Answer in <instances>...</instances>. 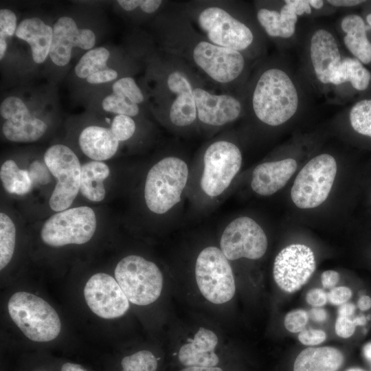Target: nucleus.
<instances>
[{
	"instance_id": "0eeeda50",
	"label": "nucleus",
	"mask_w": 371,
	"mask_h": 371,
	"mask_svg": "<svg viewBox=\"0 0 371 371\" xmlns=\"http://www.w3.org/2000/svg\"><path fill=\"white\" fill-rule=\"evenodd\" d=\"M44 162L56 179V184L49 201V207L57 212L67 210L80 190V161L70 148L55 144L45 151Z\"/></svg>"
},
{
	"instance_id": "2eb2a0df",
	"label": "nucleus",
	"mask_w": 371,
	"mask_h": 371,
	"mask_svg": "<svg viewBox=\"0 0 371 371\" xmlns=\"http://www.w3.org/2000/svg\"><path fill=\"white\" fill-rule=\"evenodd\" d=\"M307 54L317 81L320 85H330V78L343 58L335 35L326 28L315 29L308 41Z\"/></svg>"
},
{
	"instance_id": "864d4df0",
	"label": "nucleus",
	"mask_w": 371,
	"mask_h": 371,
	"mask_svg": "<svg viewBox=\"0 0 371 371\" xmlns=\"http://www.w3.org/2000/svg\"><path fill=\"white\" fill-rule=\"evenodd\" d=\"M355 306L352 303H345L338 308L339 315L353 316L355 311Z\"/></svg>"
},
{
	"instance_id": "4be33fe9",
	"label": "nucleus",
	"mask_w": 371,
	"mask_h": 371,
	"mask_svg": "<svg viewBox=\"0 0 371 371\" xmlns=\"http://www.w3.org/2000/svg\"><path fill=\"white\" fill-rule=\"evenodd\" d=\"M78 143L81 150L93 161H102L111 158L117 152L119 141L111 128L89 126L80 133Z\"/></svg>"
},
{
	"instance_id": "f704fd0d",
	"label": "nucleus",
	"mask_w": 371,
	"mask_h": 371,
	"mask_svg": "<svg viewBox=\"0 0 371 371\" xmlns=\"http://www.w3.org/2000/svg\"><path fill=\"white\" fill-rule=\"evenodd\" d=\"M279 12L281 22L280 38H289L295 32L298 17L293 0H285Z\"/></svg>"
},
{
	"instance_id": "423d86ee",
	"label": "nucleus",
	"mask_w": 371,
	"mask_h": 371,
	"mask_svg": "<svg viewBox=\"0 0 371 371\" xmlns=\"http://www.w3.org/2000/svg\"><path fill=\"white\" fill-rule=\"evenodd\" d=\"M195 277L202 295L210 302L221 304L234 295L236 285L228 259L221 249L207 247L199 254Z\"/></svg>"
},
{
	"instance_id": "aec40b11",
	"label": "nucleus",
	"mask_w": 371,
	"mask_h": 371,
	"mask_svg": "<svg viewBox=\"0 0 371 371\" xmlns=\"http://www.w3.org/2000/svg\"><path fill=\"white\" fill-rule=\"evenodd\" d=\"M169 89L177 95L169 113L171 122L177 126L190 125L197 116L194 89L179 71L171 73L167 80Z\"/></svg>"
},
{
	"instance_id": "c756f323",
	"label": "nucleus",
	"mask_w": 371,
	"mask_h": 371,
	"mask_svg": "<svg viewBox=\"0 0 371 371\" xmlns=\"http://www.w3.org/2000/svg\"><path fill=\"white\" fill-rule=\"evenodd\" d=\"M16 228L14 222L5 213H0V269L10 262L14 251Z\"/></svg>"
},
{
	"instance_id": "052dcab7",
	"label": "nucleus",
	"mask_w": 371,
	"mask_h": 371,
	"mask_svg": "<svg viewBox=\"0 0 371 371\" xmlns=\"http://www.w3.org/2000/svg\"><path fill=\"white\" fill-rule=\"evenodd\" d=\"M363 350L366 357L368 359H371V343L366 344Z\"/></svg>"
},
{
	"instance_id": "5701e85b",
	"label": "nucleus",
	"mask_w": 371,
	"mask_h": 371,
	"mask_svg": "<svg viewBox=\"0 0 371 371\" xmlns=\"http://www.w3.org/2000/svg\"><path fill=\"white\" fill-rule=\"evenodd\" d=\"M344 361L342 352L336 348L308 347L295 358L293 371H338Z\"/></svg>"
},
{
	"instance_id": "c03bdc74",
	"label": "nucleus",
	"mask_w": 371,
	"mask_h": 371,
	"mask_svg": "<svg viewBox=\"0 0 371 371\" xmlns=\"http://www.w3.org/2000/svg\"><path fill=\"white\" fill-rule=\"evenodd\" d=\"M117 77V72L111 68H106L98 71L86 78L87 82L90 84H100L111 82Z\"/></svg>"
},
{
	"instance_id": "bb28decb",
	"label": "nucleus",
	"mask_w": 371,
	"mask_h": 371,
	"mask_svg": "<svg viewBox=\"0 0 371 371\" xmlns=\"http://www.w3.org/2000/svg\"><path fill=\"white\" fill-rule=\"evenodd\" d=\"M47 124L32 117L23 120H5L2 131L7 139L14 142H32L40 139L47 131Z\"/></svg>"
},
{
	"instance_id": "49530a36",
	"label": "nucleus",
	"mask_w": 371,
	"mask_h": 371,
	"mask_svg": "<svg viewBox=\"0 0 371 371\" xmlns=\"http://www.w3.org/2000/svg\"><path fill=\"white\" fill-rule=\"evenodd\" d=\"M340 276L339 273L333 270H327L322 273L321 282L324 288L333 289L338 283Z\"/></svg>"
},
{
	"instance_id": "473e14b6",
	"label": "nucleus",
	"mask_w": 371,
	"mask_h": 371,
	"mask_svg": "<svg viewBox=\"0 0 371 371\" xmlns=\"http://www.w3.org/2000/svg\"><path fill=\"white\" fill-rule=\"evenodd\" d=\"M1 116L6 120H23L33 117L23 101L16 96L4 99L0 106Z\"/></svg>"
},
{
	"instance_id": "c9c22d12",
	"label": "nucleus",
	"mask_w": 371,
	"mask_h": 371,
	"mask_svg": "<svg viewBox=\"0 0 371 371\" xmlns=\"http://www.w3.org/2000/svg\"><path fill=\"white\" fill-rule=\"evenodd\" d=\"M113 93L125 97L135 104L142 103L144 95L135 80L131 77L122 78L115 81L113 86Z\"/></svg>"
},
{
	"instance_id": "f03ea898",
	"label": "nucleus",
	"mask_w": 371,
	"mask_h": 371,
	"mask_svg": "<svg viewBox=\"0 0 371 371\" xmlns=\"http://www.w3.org/2000/svg\"><path fill=\"white\" fill-rule=\"evenodd\" d=\"M8 309L14 324L32 341H49L60 332L61 322L58 313L37 295L16 292L10 298Z\"/></svg>"
},
{
	"instance_id": "680f3d73",
	"label": "nucleus",
	"mask_w": 371,
	"mask_h": 371,
	"mask_svg": "<svg viewBox=\"0 0 371 371\" xmlns=\"http://www.w3.org/2000/svg\"><path fill=\"white\" fill-rule=\"evenodd\" d=\"M366 21L368 23V25L371 27V13L367 15L366 16Z\"/></svg>"
},
{
	"instance_id": "a19ab883",
	"label": "nucleus",
	"mask_w": 371,
	"mask_h": 371,
	"mask_svg": "<svg viewBox=\"0 0 371 371\" xmlns=\"http://www.w3.org/2000/svg\"><path fill=\"white\" fill-rule=\"evenodd\" d=\"M356 326L355 318H352V316L338 315L335 324V330L339 337L348 338L354 334Z\"/></svg>"
},
{
	"instance_id": "4468645a",
	"label": "nucleus",
	"mask_w": 371,
	"mask_h": 371,
	"mask_svg": "<svg viewBox=\"0 0 371 371\" xmlns=\"http://www.w3.org/2000/svg\"><path fill=\"white\" fill-rule=\"evenodd\" d=\"M84 295L92 312L104 319L121 317L129 308V300L117 280L104 273H95L89 279Z\"/></svg>"
},
{
	"instance_id": "5fc2aeb1",
	"label": "nucleus",
	"mask_w": 371,
	"mask_h": 371,
	"mask_svg": "<svg viewBox=\"0 0 371 371\" xmlns=\"http://www.w3.org/2000/svg\"><path fill=\"white\" fill-rule=\"evenodd\" d=\"M177 371H226L223 367H183Z\"/></svg>"
},
{
	"instance_id": "7c9ffc66",
	"label": "nucleus",
	"mask_w": 371,
	"mask_h": 371,
	"mask_svg": "<svg viewBox=\"0 0 371 371\" xmlns=\"http://www.w3.org/2000/svg\"><path fill=\"white\" fill-rule=\"evenodd\" d=\"M160 360L151 351L141 350L122 357L121 371H158Z\"/></svg>"
},
{
	"instance_id": "dca6fc26",
	"label": "nucleus",
	"mask_w": 371,
	"mask_h": 371,
	"mask_svg": "<svg viewBox=\"0 0 371 371\" xmlns=\"http://www.w3.org/2000/svg\"><path fill=\"white\" fill-rule=\"evenodd\" d=\"M95 39L92 30L78 28L72 18L60 17L53 26L49 58L55 65L63 67L70 61L74 47L90 50L95 45Z\"/></svg>"
},
{
	"instance_id": "a211bd4d",
	"label": "nucleus",
	"mask_w": 371,
	"mask_h": 371,
	"mask_svg": "<svg viewBox=\"0 0 371 371\" xmlns=\"http://www.w3.org/2000/svg\"><path fill=\"white\" fill-rule=\"evenodd\" d=\"M218 337L212 330L201 327L192 339L180 347L176 354L183 367H216L221 362L216 352Z\"/></svg>"
},
{
	"instance_id": "a878e982",
	"label": "nucleus",
	"mask_w": 371,
	"mask_h": 371,
	"mask_svg": "<svg viewBox=\"0 0 371 371\" xmlns=\"http://www.w3.org/2000/svg\"><path fill=\"white\" fill-rule=\"evenodd\" d=\"M371 80L370 72L355 58L345 57L334 72L330 85L339 86L350 82L358 91L366 89Z\"/></svg>"
},
{
	"instance_id": "6e6552de",
	"label": "nucleus",
	"mask_w": 371,
	"mask_h": 371,
	"mask_svg": "<svg viewBox=\"0 0 371 371\" xmlns=\"http://www.w3.org/2000/svg\"><path fill=\"white\" fill-rule=\"evenodd\" d=\"M96 226L95 214L91 207L68 208L53 214L45 221L41 237L52 247L81 245L91 240Z\"/></svg>"
},
{
	"instance_id": "2f4dec72",
	"label": "nucleus",
	"mask_w": 371,
	"mask_h": 371,
	"mask_svg": "<svg viewBox=\"0 0 371 371\" xmlns=\"http://www.w3.org/2000/svg\"><path fill=\"white\" fill-rule=\"evenodd\" d=\"M349 121L355 131L371 137V99L356 102L350 110Z\"/></svg>"
},
{
	"instance_id": "13d9d810",
	"label": "nucleus",
	"mask_w": 371,
	"mask_h": 371,
	"mask_svg": "<svg viewBox=\"0 0 371 371\" xmlns=\"http://www.w3.org/2000/svg\"><path fill=\"white\" fill-rule=\"evenodd\" d=\"M308 1L311 7L316 10L321 9L324 4L323 0H308Z\"/></svg>"
},
{
	"instance_id": "f3484780",
	"label": "nucleus",
	"mask_w": 371,
	"mask_h": 371,
	"mask_svg": "<svg viewBox=\"0 0 371 371\" xmlns=\"http://www.w3.org/2000/svg\"><path fill=\"white\" fill-rule=\"evenodd\" d=\"M197 116L202 122L222 126L235 120L242 109L240 102L229 95H213L201 88L194 89Z\"/></svg>"
},
{
	"instance_id": "b1692460",
	"label": "nucleus",
	"mask_w": 371,
	"mask_h": 371,
	"mask_svg": "<svg viewBox=\"0 0 371 371\" xmlns=\"http://www.w3.org/2000/svg\"><path fill=\"white\" fill-rule=\"evenodd\" d=\"M344 35V43L348 51L361 63L371 62V43L367 36V26L357 14L345 16L340 22Z\"/></svg>"
},
{
	"instance_id": "3c124183",
	"label": "nucleus",
	"mask_w": 371,
	"mask_h": 371,
	"mask_svg": "<svg viewBox=\"0 0 371 371\" xmlns=\"http://www.w3.org/2000/svg\"><path fill=\"white\" fill-rule=\"evenodd\" d=\"M326 2L335 7H352L365 1L359 0H328Z\"/></svg>"
},
{
	"instance_id": "ea45409f",
	"label": "nucleus",
	"mask_w": 371,
	"mask_h": 371,
	"mask_svg": "<svg viewBox=\"0 0 371 371\" xmlns=\"http://www.w3.org/2000/svg\"><path fill=\"white\" fill-rule=\"evenodd\" d=\"M16 16L10 10H0V38H5L15 34L16 28Z\"/></svg>"
},
{
	"instance_id": "e433bc0d",
	"label": "nucleus",
	"mask_w": 371,
	"mask_h": 371,
	"mask_svg": "<svg viewBox=\"0 0 371 371\" xmlns=\"http://www.w3.org/2000/svg\"><path fill=\"white\" fill-rule=\"evenodd\" d=\"M259 23L271 37L280 38V14L276 10L261 8L257 12Z\"/></svg>"
},
{
	"instance_id": "f257e3e1",
	"label": "nucleus",
	"mask_w": 371,
	"mask_h": 371,
	"mask_svg": "<svg viewBox=\"0 0 371 371\" xmlns=\"http://www.w3.org/2000/svg\"><path fill=\"white\" fill-rule=\"evenodd\" d=\"M251 104L254 114L264 124L278 126L287 122L301 104L296 81L285 69H267L256 83Z\"/></svg>"
},
{
	"instance_id": "6e6d98bb",
	"label": "nucleus",
	"mask_w": 371,
	"mask_h": 371,
	"mask_svg": "<svg viewBox=\"0 0 371 371\" xmlns=\"http://www.w3.org/2000/svg\"><path fill=\"white\" fill-rule=\"evenodd\" d=\"M357 306L361 311H367L371 308V298L368 295H361L357 302Z\"/></svg>"
},
{
	"instance_id": "1a4fd4ad",
	"label": "nucleus",
	"mask_w": 371,
	"mask_h": 371,
	"mask_svg": "<svg viewBox=\"0 0 371 371\" xmlns=\"http://www.w3.org/2000/svg\"><path fill=\"white\" fill-rule=\"evenodd\" d=\"M201 179L203 190L210 196L221 194L239 171L242 155L239 148L227 141H218L206 150Z\"/></svg>"
},
{
	"instance_id": "c85d7f7f",
	"label": "nucleus",
	"mask_w": 371,
	"mask_h": 371,
	"mask_svg": "<svg viewBox=\"0 0 371 371\" xmlns=\"http://www.w3.org/2000/svg\"><path fill=\"white\" fill-rule=\"evenodd\" d=\"M109 56V51L103 47L89 50L75 66L76 76L80 78H87L98 71L108 68L106 63Z\"/></svg>"
},
{
	"instance_id": "393cba45",
	"label": "nucleus",
	"mask_w": 371,
	"mask_h": 371,
	"mask_svg": "<svg viewBox=\"0 0 371 371\" xmlns=\"http://www.w3.org/2000/svg\"><path fill=\"white\" fill-rule=\"evenodd\" d=\"M109 166L102 161H91L81 166V194L93 202L102 201L106 195L104 181L109 177Z\"/></svg>"
},
{
	"instance_id": "37998d69",
	"label": "nucleus",
	"mask_w": 371,
	"mask_h": 371,
	"mask_svg": "<svg viewBox=\"0 0 371 371\" xmlns=\"http://www.w3.org/2000/svg\"><path fill=\"white\" fill-rule=\"evenodd\" d=\"M352 295V290L348 287H334L328 293V301L333 305L341 306L347 303Z\"/></svg>"
},
{
	"instance_id": "20e7f679",
	"label": "nucleus",
	"mask_w": 371,
	"mask_h": 371,
	"mask_svg": "<svg viewBox=\"0 0 371 371\" xmlns=\"http://www.w3.org/2000/svg\"><path fill=\"white\" fill-rule=\"evenodd\" d=\"M115 280L133 304L146 306L158 299L163 288V276L158 267L143 257L131 255L122 258L114 271Z\"/></svg>"
},
{
	"instance_id": "bf43d9fd",
	"label": "nucleus",
	"mask_w": 371,
	"mask_h": 371,
	"mask_svg": "<svg viewBox=\"0 0 371 371\" xmlns=\"http://www.w3.org/2000/svg\"><path fill=\"white\" fill-rule=\"evenodd\" d=\"M7 49L5 38H0V59L2 60Z\"/></svg>"
},
{
	"instance_id": "09e8293b",
	"label": "nucleus",
	"mask_w": 371,
	"mask_h": 371,
	"mask_svg": "<svg viewBox=\"0 0 371 371\" xmlns=\"http://www.w3.org/2000/svg\"><path fill=\"white\" fill-rule=\"evenodd\" d=\"M161 3L160 0H141L139 8L146 13H153L159 8Z\"/></svg>"
},
{
	"instance_id": "79ce46f5",
	"label": "nucleus",
	"mask_w": 371,
	"mask_h": 371,
	"mask_svg": "<svg viewBox=\"0 0 371 371\" xmlns=\"http://www.w3.org/2000/svg\"><path fill=\"white\" fill-rule=\"evenodd\" d=\"M326 335L319 329H304L298 335L299 341L306 346H316L325 341Z\"/></svg>"
},
{
	"instance_id": "58836bf2",
	"label": "nucleus",
	"mask_w": 371,
	"mask_h": 371,
	"mask_svg": "<svg viewBox=\"0 0 371 371\" xmlns=\"http://www.w3.org/2000/svg\"><path fill=\"white\" fill-rule=\"evenodd\" d=\"M308 317V313L306 311L293 310L286 315L284 324L288 331L293 333H300L305 328Z\"/></svg>"
},
{
	"instance_id": "7ed1b4c3",
	"label": "nucleus",
	"mask_w": 371,
	"mask_h": 371,
	"mask_svg": "<svg viewBox=\"0 0 371 371\" xmlns=\"http://www.w3.org/2000/svg\"><path fill=\"white\" fill-rule=\"evenodd\" d=\"M188 177L187 164L175 157H165L148 171L144 186V198L148 209L164 214L181 201Z\"/></svg>"
},
{
	"instance_id": "39448f33",
	"label": "nucleus",
	"mask_w": 371,
	"mask_h": 371,
	"mask_svg": "<svg viewBox=\"0 0 371 371\" xmlns=\"http://www.w3.org/2000/svg\"><path fill=\"white\" fill-rule=\"evenodd\" d=\"M337 162L329 154L311 159L297 174L291 190L294 204L301 209L318 207L329 195L337 173Z\"/></svg>"
},
{
	"instance_id": "603ef678",
	"label": "nucleus",
	"mask_w": 371,
	"mask_h": 371,
	"mask_svg": "<svg viewBox=\"0 0 371 371\" xmlns=\"http://www.w3.org/2000/svg\"><path fill=\"white\" fill-rule=\"evenodd\" d=\"M118 4L126 11H132L139 7L141 0H119Z\"/></svg>"
},
{
	"instance_id": "9b49d317",
	"label": "nucleus",
	"mask_w": 371,
	"mask_h": 371,
	"mask_svg": "<svg viewBox=\"0 0 371 371\" xmlns=\"http://www.w3.org/2000/svg\"><path fill=\"white\" fill-rule=\"evenodd\" d=\"M198 23L208 39L216 45L240 52L253 43L251 29L222 8L204 9L199 15Z\"/></svg>"
},
{
	"instance_id": "e2e57ef3",
	"label": "nucleus",
	"mask_w": 371,
	"mask_h": 371,
	"mask_svg": "<svg viewBox=\"0 0 371 371\" xmlns=\"http://www.w3.org/2000/svg\"><path fill=\"white\" fill-rule=\"evenodd\" d=\"M346 371H363L362 370L357 368H350L347 370Z\"/></svg>"
},
{
	"instance_id": "a18cd8bd",
	"label": "nucleus",
	"mask_w": 371,
	"mask_h": 371,
	"mask_svg": "<svg viewBox=\"0 0 371 371\" xmlns=\"http://www.w3.org/2000/svg\"><path fill=\"white\" fill-rule=\"evenodd\" d=\"M306 300L313 307H322L328 302V294L322 289H313L307 293Z\"/></svg>"
},
{
	"instance_id": "de8ad7c7",
	"label": "nucleus",
	"mask_w": 371,
	"mask_h": 371,
	"mask_svg": "<svg viewBox=\"0 0 371 371\" xmlns=\"http://www.w3.org/2000/svg\"><path fill=\"white\" fill-rule=\"evenodd\" d=\"M293 1L298 16L312 13V8L308 0H293Z\"/></svg>"
},
{
	"instance_id": "6ab92c4d",
	"label": "nucleus",
	"mask_w": 371,
	"mask_h": 371,
	"mask_svg": "<svg viewBox=\"0 0 371 371\" xmlns=\"http://www.w3.org/2000/svg\"><path fill=\"white\" fill-rule=\"evenodd\" d=\"M296 169L292 158L259 164L252 173L251 188L260 195H271L286 184Z\"/></svg>"
},
{
	"instance_id": "4d7b16f0",
	"label": "nucleus",
	"mask_w": 371,
	"mask_h": 371,
	"mask_svg": "<svg viewBox=\"0 0 371 371\" xmlns=\"http://www.w3.org/2000/svg\"><path fill=\"white\" fill-rule=\"evenodd\" d=\"M60 371H87V370L78 363L66 362L62 365Z\"/></svg>"
},
{
	"instance_id": "9d476101",
	"label": "nucleus",
	"mask_w": 371,
	"mask_h": 371,
	"mask_svg": "<svg viewBox=\"0 0 371 371\" xmlns=\"http://www.w3.org/2000/svg\"><path fill=\"white\" fill-rule=\"evenodd\" d=\"M267 238L262 227L252 218L239 217L225 227L221 238V250L230 260L246 258L257 260L264 256Z\"/></svg>"
},
{
	"instance_id": "412c9836",
	"label": "nucleus",
	"mask_w": 371,
	"mask_h": 371,
	"mask_svg": "<svg viewBox=\"0 0 371 371\" xmlns=\"http://www.w3.org/2000/svg\"><path fill=\"white\" fill-rule=\"evenodd\" d=\"M15 35L30 45L32 56L36 63H43L49 55L53 28L39 18H27L21 21Z\"/></svg>"
},
{
	"instance_id": "cd10ccee",
	"label": "nucleus",
	"mask_w": 371,
	"mask_h": 371,
	"mask_svg": "<svg viewBox=\"0 0 371 371\" xmlns=\"http://www.w3.org/2000/svg\"><path fill=\"white\" fill-rule=\"evenodd\" d=\"M0 178L5 190L10 194L23 195L32 188L30 173L18 167L12 159L3 163L0 169Z\"/></svg>"
},
{
	"instance_id": "f8f14e48",
	"label": "nucleus",
	"mask_w": 371,
	"mask_h": 371,
	"mask_svg": "<svg viewBox=\"0 0 371 371\" xmlns=\"http://www.w3.org/2000/svg\"><path fill=\"white\" fill-rule=\"evenodd\" d=\"M315 267L313 250L305 245L293 244L282 249L276 256L273 276L282 291L292 293L308 281Z\"/></svg>"
},
{
	"instance_id": "8fccbe9b",
	"label": "nucleus",
	"mask_w": 371,
	"mask_h": 371,
	"mask_svg": "<svg viewBox=\"0 0 371 371\" xmlns=\"http://www.w3.org/2000/svg\"><path fill=\"white\" fill-rule=\"evenodd\" d=\"M308 316L315 322H323L327 319L328 315L324 308L314 307L310 311Z\"/></svg>"
},
{
	"instance_id": "ddd939ff",
	"label": "nucleus",
	"mask_w": 371,
	"mask_h": 371,
	"mask_svg": "<svg viewBox=\"0 0 371 371\" xmlns=\"http://www.w3.org/2000/svg\"><path fill=\"white\" fill-rule=\"evenodd\" d=\"M193 59L207 75L221 83H228L238 78L245 65L240 52L208 41H201L195 45Z\"/></svg>"
},
{
	"instance_id": "72a5a7b5",
	"label": "nucleus",
	"mask_w": 371,
	"mask_h": 371,
	"mask_svg": "<svg viewBox=\"0 0 371 371\" xmlns=\"http://www.w3.org/2000/svg\"><path fill=\"white\" fill-rule=\"evenodd\" d=\"M102 106L105 111L117 115L132 117L137 115L139 113V107L137 104L125 97L114 93L106 96L102 102Z\"/></svg>"
},
{
	"instance_id": "4c0bfd02",
	"label": "nucleus",
	"mask_w": 371,
	"mask_h": 371,
	"mask_svg": "<svg viewBox=\"0 0 371 371\" xmlns=\"http://www.w3.org/2000/svg\"><path fill=\"white\" fill-rule=\"evenodd\" d=\"M135 128L134 120L125 115L115 116L111 126V131L119 142L131 138L135 133Z\"/></svg>"
}]
</instances>
